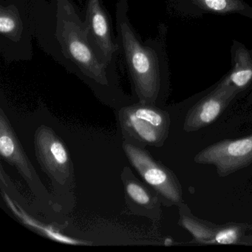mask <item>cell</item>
Here are the masks:
<instances>
[{
    "instance_id": "cell-5",
    "label": "cell",
    "mask_w": 252,
    "mask_h": 252,
    "mask_svg": "<svg viewBox=\"0 0 252 252\" xmlns=\"http://www.w3.org/2000/svg\"><path fill=\"white\" fill-rule=\"evenodd\" d=\"M122 148L143 181L153 189L163 206H179L183 203V189L175 174L163 163L154 158L142 147L123 141Z\"/></svg>"
},
{
    "instance_id": "cell-11",
    "label": "cell",
    "mask_w": 252,
    "mask_h": 252,
    "mask_svg": "<svg viewBox=\"0 0 252 252\" xmlns=\"http://www.w3.org/2000/svg\"><path fill=\"white\" fill-rule=\"evenodd\" d=\"M231 54L232 67L225 77L230 85L242 93L252 85V50L234 41Z\"/></svg>"
},
{
    "instance_id": "cell-12",
    "label": "cell",
    "mask_w": 252,
    "mask_h": 252,
    "mask_svg": "<svg viewBox=\"0 0 252 252\" xmlns=\"http://www.w3.org/2000/svg\"><path fill=\"white\" fill-rule=\"evenodd\" d=\"M189 2L200 13L238 14L252 20V7L244 0H189Z\"/></svg>"
},
{
    "instance_id": "cell-7",
    "label": "cell",
    "mask_w": 252,
    "mask_h": 252,
    "mask_svg": "<svg viewBox=\"0 0 252 252\" xmlns=\"http://www.w3.org/2000/svg\"><path fill=\"white\" fill-rule=\"evenodd\" d=\"M0 154L17 169L38 199L49 202L50 194L26 155L2 108L0 109Z\"/></svg>"
},
{
    "instance_id": "cell-1",
    "label": "cell",
    "mask_w": 252,
    "mask_h": 252,
    "mask_svg": "<svg viewBox=\"0 0 252 252\" xmlns=\"http://www.w3.org/2000/svg\"><path fill=\"white\" fill-rule=\"evenodd\" d=\"M57 36L66 57L77 67V74L103 104L115 111L135 102L125 95L113 74L99 61L90 45L84 22L68 0H57Z\"/></svg>"
},
{
    "instance_id": "cell-3",
    "label": "cell",
    "mask_w": 252,
    "mask_h": 252,
    "mask_svg": "<svg viewBox=\"0 0 252 252\" xmlns=\"http://www.w3.org/2000/svg\"><path fill=\"white\" fill-rule=\"evenodd\" d=\"M116 112L124 141L142 148L160 147L169 136L170 116L162 107L135 101Z\"/></svg>"
},
{
    "instance_id": "cell-13",
    "label": "cell",
    "mask_w": 252,
    "mask_h": 252,
    "mask_svg": "<svg viewBox=\"0 0 252 252\" xmlns=\"http://www.w3.org/2000/svg\"><path fill=\"white\" fill-rule=\"evenodd\" d=\"M2 195L3 197L4 200L8 205L9 209L13 211L14 215L17 216V218L23 222V224L29 226L31 229L34 230L36 232L39 233L41 235L45 236L48 238L55 241L60 242V243H67V244L72 245H88L89 243L86 242L82 241V240H76V239L72 238L68 236L64 235L63 234L56 231L52 227L48 225H43L42 222L39 223L36 220L32 219L31 216L26 213L23 210L21 207L18 206L17 203H14L9 196L5 193V191L2 189Z\"/></svg>"
},
{
    "instance_id": "cell-9",
    "label": "cell",
    "mask_w": 252,
    "mask_h": 252,
    "mask_svg": "<svg viewBox=\"0 0 252 252\" xmlns=\"http://www.w3.org/2000/svg\"><path fill=\"white\" fill-rule=\"evenodd\" d=\"M84 26L97 58L106 67L111 66L119 46L113 41L110 21L100 0H88Z\"/></svg>"
},
{
    "instance_id": "cell-10",
    "label": "cell",
    "mask_w": 252,
    "mask_h": 252,
    "mask_svg": "<svg viewBox=\"0 0 252 252\" xmlns=\"http://www.w3.org/2000/svg\"><path fill=\"white\" fill-rule=\"evenodd\" d=\"M126 207L134 215L158 221L162 215V203L157 193L141 181L129 166L121 174Z\"/></svg>"
},
{
    "instance_id": "cell-16",
    "label": "cell",
    "mask_w": 252,
    "mask_h": 252,
    "mask_svg": "<svg viewBox=\"0 0 252 252\" xmlns=\"http://www.w3.org/2000/svg\"><path fill=\"white\" fill-rule=\"evenodd\" d=\"M243 235V228L240 225H228L218 226L211 244H237Z\"/></svg>"
},
{
    "instance_id": "cell-14",
    "label": "cell",
    "mask_w": 252,
    "mask_h": 252,
    "mask_svg": "<svg viewBox=\"0 0 252 252\" xmlns=\"http://www.w3.org/2000/svg\"><path fill=\"white\" fill-rule=\"evenodd\" d=\"M179 209V223L183 228L189 231L197 243L203 244H211L218 225L205 222L204 221L195 218L190 212L187 205L181 203L178 206Z\"/></svg>"
},
{
    "instance_id": "cell-2",
    "label": "cell",
    "mask_w": 252,
    "mask_h": 252,
    "mask_svg": "<svg viewBox=\"0 0 252 252\" xmlns=\"http://www.w3.org/2000/svg\"><path fill=\"white\" fill-rule=\"evenodd\" d=\"M127 5L121 0L118 8V40L125 56L138 102L163 107L169 91L166 53L160 42H142L126 17Z\"/></svg>"
},
{
    "instance_id": "cell-15",
    "label": "cell",
    "mask_w": 252,
    "mask_h": 252,
    "mask_svg": "<svg viewBox=\"0 0 252 252\" xmlns=\"http://www.w3.org/2000/svg\"><path fill=\"white\" fill-rule=\"evenodd\" d=\"M20 20L14 13L12 7L1 6L0 11V33L2 36L15 38L20 33Z\"/></svg>"
},
{
    "instance_id": "cell-8",
    "label": "cell",
    "mask_w": 252,
    "mask_h": 252,
    "mask_svg": "<svg viewBox=\"0 0 252 252\" xmlns=\"http://www.w3.org/2000/svg\"><path fill=\"white\" fill-rule=\"evenodd\" d=\"M240 93L228 83L225 76L222 77L210 92L187 112L184 120V130L195 132L215 122Z\"/></svg>"
},
{
    "instance_id": "cell-6",
    "label": "cell",
    "mask_w": 252,
    "mask_h": 252,
    "mask_svg": "<svg viewBox=\"0 0 252 252\" xmlns=\"http://www.w3.org/2000/svg\"><path fill=\"white\" fill-rule=\"evenodd\" d=\"M198 164L212 165L220 177H226L252 163V135L239 139L218 141L199 152Z\"/></svg>"
},
{
    "instance_id": "cell-4",
    "label": "cell",
    "mask_w": 252,
    "mask_h": 252,
    "mask_svg": "<svg viewBox=\"0 0 252 252\" xmlns=\"http://www.w3.org/2000/svg\"><path fill=\"white\" fill-rule=\"evenodd\" d=\"M36 158L52 184L57 203L70 197L74 187V169L64 143L51 127L42 125L34 135Z\"/></svg>"
}]
</instances>
